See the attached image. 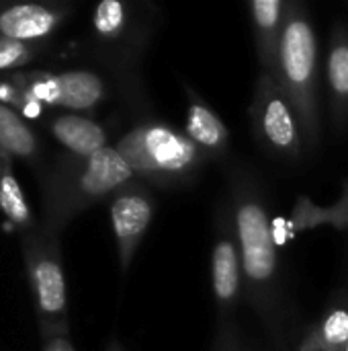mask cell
<instances>
[{
  "label": "cell",
  "mask_w": 348,
  "mask_h": 351,
  "mask_svg": "<svg viewBox=\"0 0 348 351\" xmlns=\"http://www.w3.org/2000/svg\"><path fill=\"white\" fill-rule=\"evenodd\" d=\"M0 101H4V103L12 101V103H16V105H18L21 95H18L10 84H0Z\"/></svg>",
  "instance_id": "23"
},
{
  "label": "cell",
  "mask_w": 348,
  "mask_h": 351,
  "mask_svg": "<svg viewBox=\"0 0 348 351\" xmlns=\"http://www.w3.org/2000/svg\"><path fill=\"white\" fill-rule=\"evenodd\" d=\"M43 351H74V348L70 346V341L66 339V337H53V339H49L47 341V346H45V350Z\"/></svg>",
  "instance_id": "22"
},
{
  "label": "cell",
  "mask_w": 348,
  "mask_h": 351,
  "mask_svg": "<svg viewBox=\"0 0 348 351\" xmlns=\"http://www.w3.org/2000/svg\"><path fill=\"white\" fill-rule=\"evenodd\" d=\"M185 134L197 148L211 152L222 150L228 144V130L224 121L201 101H193L189 105Z\"/></svg>",
  "instance_id": "13"
},
{
  "label": "cell",
  "mask_w": 348,
  "mask_h": 351,
  "mask_svg": "<svg viewBox=\"0 0 348 351\" xmlns=\"http://www.w3.org/2000/svg\"><path fill=\"white\" fill-rule=\"evenodd\" d=\"M135 175L154 181H180L201 165L199 148L185 132L164 123H146L125 134L115 146Z\"/></svg>",
  "instance_id": "2"
},
{
  "label": "cell",
  "mask_w": 348,
  "mask_h": 351,
  "mask_svg": "<svg viewBox=\"0 0 348 351\" xmlns=\"http://www.w3.org/2000/svg\"><path fill=\"white\" fill-rule=\"evenodd\" d=\"M18 107L23 109V113H25L27 117H39V113H41V103H37L35 99H31L25 90L21 93Z\"/></svg>",
  "instance_id": "21"
},
{
  "label": "cell",
  "mask_w": 348,
  "mask_h": 351,
  "mask_svg": "<svg viewBox=\"0 0 348 351\" xmlns=\"http://www.w3.org/2000/svg\"><path fill=\"white\" fill-rule=\"evenodd\" d=\"M254 125L265 146L281 158L295 160L302 154V128L289 97L275 76L265 74L254 99Z\"/></svg>",
  "instance_id": "4"
},
{
  "label": "cell",
  "mask_w": 348,
  "mask_h": 351,
  "mask_svg": "<svg viewBox=\"0 0 348 351\" xmlns=\"http://www.w3.org/2000/svg\"><path fill=\"white\" fill-rule=\"evenodd\" d=\"M302 351H328L324 346H322V341L318 339V335H314L306 346H304V350Z\"/></svg>",
  "instance_id": "24"
},
{
  "label": "cell",
  "mask_w": 348,
  "mask_h": 351,
  "mask_svg": "<svg viewBox=\"0 0 348 351\" xmlns=\"http://www.w3.org/2000/svg\"><path fill=\"white\" fill-rule=\"evenodd\" d=\"M326 74H328V86L332 90V97L336 103H348V39L338 37L336 43L330 49L328 62H326Z\"/></svg>",
  "instance_id": "16"
},
{
  "label": "cell",
  "mask_w": 348,
  "mask_h": 351,
  "mask_svg": "<svg viewBox=\"0 0 348 351\" xmlns=\"http://www.w3.org/2000/svg\"><path fill=\"white\" fill-rule=\"evenodd\" d=\"M234 220L242 274L254 292L265 294L275 286L279 274L277 243L269 222V212L258 197L244 195L236 204Z\"/></svg>",
  "instance_id": "3"
},
{
  "label": "cell",
  "mask_w": 348,
  "mask_h": 351,
  "mask_svg": "<svg viewBox=\"0 0 348 351\" xmlns=\"http://www.w3.org/2000/svg\"><path fill=\"white\" fill-rule=\"evenodd\" d=\"M250 12L258 37V47L265 53V74H273L287 4L281 0H254L250 2Z\"/></svg>",
  "instance_id": "11"
},
{
  "label": "cell",
  "mask_w": 348,
  "mask_h": 351,
  "mask_svg": "<svg viewBox=\"0 0 348 351\" xmlns=\"http://www.w3.org/2000/svg\"><path fill=\"white\" fill-rule=\"evenodd\" d=\"M316 335L328 351L345 350L348 343V308H345V306L332 308L324 317Z\"/></svg>",
  "instance_id": "18"
},
{
  "label": "cell",
  "mask_w": 348,
  "mask_h": 351,
  "mask_svg": "<svg viewBox=\"0 0 348 351\" xmlns=\"http://www.w3.org/2000/svg\"><path fill=\"white\" fill-rule=\"evenodd\" d=\"M242 284V263L238 243L232 237H219L211 253V286L222 304H232L238 298Z\"/></svg>",
  "instance_id": "9"
},
{
  "label": "cell",
  "mask_w": 348,
  "mask_h": 351,
  "mask_svg": "<svg viewBox=\"0 0 348 351\" xmlns=\"http://www.w3.org/2000/svg\"><path fill=\"white\" fill-rule=\"evenodd\" d=\"M33 58V47L25 41L0 37V70H10L27 64Z\"/></svg>",
  "instance_id": "20"
},
{
  "label": "cell",
  "mask_w": 348,
  "mask_h": 351,
  "mask_svg": "<svg viewBox=\"0 0 348 351\" xmlns=\"http://www.w3.org/2000/svg\"><path fill=\"white\" fill-rule=\"evenodd\" d=\"M316 58V31L308 14H304L295 4H287V14L277 45L275 72L271 76L277 78L283 93L289 97L310 146L318 140Z\"/></svg>",
  "instance_id": "1"
},
{
  "label": "cell",
  "mask_w": 348,
  "mask_h": 351,
  "mask_svg": "<svg viewBox=\"0 0 348 351\" xmlns=\"http://www.w3.org/2000/svg\"><path fill=\"white\" fill-rule=\"evenodd\" d=\"M154 218V204L142 191H123L111 204V224L119 247L121 267L127 269L133 253Z\"/></svg>",
  "instance_id": "7"
},
{
  "label": "cell",
  "mask_w": 348,
  "mask_h": 351,
  "mask_svg": "<svg viewBox=\"0 0 348 351\" xmlns=\"http://www.w3.org/2000/svg\"><path fill=\"white\" fill-rule=\"evenodd\" d=\"M94 31L105 39H115L127 25V6L119 0H103L92 16Z\"/></svg>",
  "instance_id": "17"
},
{
  "label": "cell",
  "mask_w": 348,
  "mask_h": 351,
  "mask_svg": "<svg viewBox=\"0 0 348 351\" xmlns=\"http://www.w3.org/2000/svg\"><path fill=\"white\" fill-rule=\"evenodd\" d=\"M8 156L10 154H6L0 148V210L12 224L27 226L31 224V212L16 183V177L8 165Z\"/></svg>",
  "instance_id": "15"
},
{
  "label": "cell",
  "mask_w": 348,
  "mask_h": 351,
  "mask_svg": "<svg viewBox=\"0 0 348 351\" xmlns=\"http://www.w3.org/2000/svg\"><path fill=\"white\" fill-rule=\"evenodd\" d=\"M27 271H29L39 315L47 323L55 327H64L66 313H68V298H66L68 294H66L62 263L47 249L31 247L27 253Z\"/></svg>",
  "instance_id": "5"
},
{
  "label": "cell",
  "mask_w": 348,
  "mask_h": 351,
  "mask_svg": "<svg viewBox=\"0 0 348 351\" xmlns=\"http://www.w3.org/2000/svg\"><path fill=\"white\" fill-rule=\"evenodd\" d=\"M343 351H348V343H347V348H345V350H343Z\"/></svg>",
  "instance_id": "25"
},
{
  "label": "cell",
  "mask_w": 348,
  "mask_h": 351,
  "mask_svg": "<svg viewBox=\"0 0 348 351\" xmlns=\"http://www.w3.org/2000/svg\"><path fill=\"white\" fill-rule=\"evenodd\" d=\"M62 21V12L41 4H16L0 12V35L14 41L47 37Z\"/></svg>",
  "instance_id": "8"
},
{
  "label": "cell",
  "mask_w": 348,
  "mask_h": 351,
  "mask_svg": "<svg viewBox=\"0 0 348 351\" xmlns=\"http://www.w3.org/2000/svg\"><path fill=\"white\" fill-rule=\"evenodd\" d=\"M133 177V169L119 154V150L105 146L96 154L84 158L74 177L72 195L80 202H94L117 191L119 187H125Z\"/></svg>",
  "instance_id": "6"
},
{
  "label": "cell",
  "mask_w": 348,
  "mask_h": 351,
  "mask_svg": "<svg viewBox=\"0 0 348 351\" xmlns=\"http://www.w3.org/2000/svg\"><path fill=\"white\" fill-rule=\"evenodd\" d=\"M57 84L59 105L74 111L92 109L105 97V82L101 80V76L88 70H72L57 74Z\"/></svg>",
  "instance_id": "12"
},
{
  "label": "cell",
  "mask_w": 348,
  "mask_h": 351,
  "mask_svg": "<svg viewBox=\"0 0 348 351\" xmlns=\"http://www.w3.org/2000/svg\"><path fill=\"white\" fill-rule=\"evenodd\" d=\"M25 93L41 105H59V84L57 74H37L29 78Z\"/></svg>",
  "instance_id": "19"
},
{
  "label": "cell",
  "mask_w": 348,
  "mask_h": 351,
  "mask_svg": "<svg viewBox=\"0 0 348 351\" xmlns=\"http://www.w3.org/2000/svg\"><path fill=\"white\" fill-rule=\"evenodd\" d=\"M51 134L59 144H64L72 154L88 158L107 146L105 130L86 117L80 115H59L51 123Z\"/></svg>",
  "instance_id": "10"
},
{
  "label": "cell",
  "mask_w": 348,
  "mask_h": 351,
  "mask_svg": "<svg viewBox=\"0 0 348 351\" xmlns=\"http://www.w3.org/2000/svg\"><path fill=\"white\" fill-rule=\"evenodd\" d=\"M0 148L6 154L29 158L37 150V140L29 125L10 107L0 103Z\"/></svg>",
  "instance_id": "14"
}]
</instances>
